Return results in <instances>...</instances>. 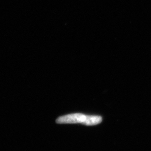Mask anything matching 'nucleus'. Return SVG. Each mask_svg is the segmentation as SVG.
Here are the masks:
<instances>
[{"instance_id": "nucleus-1", "label": "nucleus", "mask_w": 151, "mask_h": 151, "mask_svg": "<svg viewBox=\"0 0 151 151\" xmlns=\"http://www.w3.org/2000/svg\"><path fill=\"white\" fill-rule=\"evenodd\" d=\"M102 118L100 116H87L82 114H73L60 116L56 122L58 124H76L81 123L85 125H96L102 122Z\"/></svg>"}]
</instances>
